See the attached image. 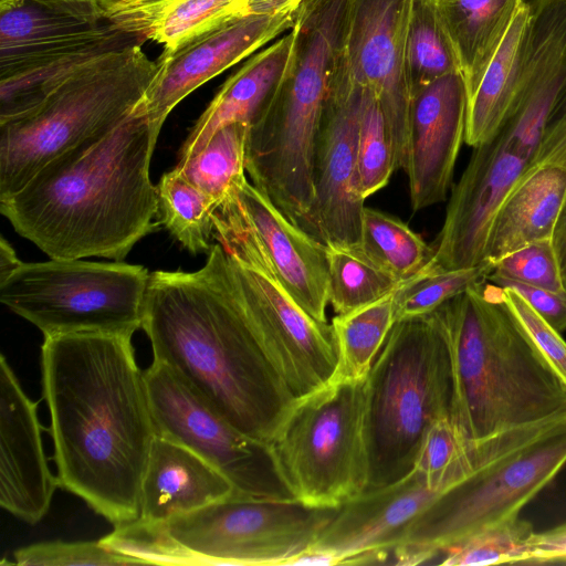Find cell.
Listing matches in <instances>:
<instances>
[{
	"mask_svg": "<svg viewBox=\"0 0 566 566\" xmlns=\"http://www.w3.org/2000/svg\"><path fill=\"white\" fill-rule=\"evenodd\" d=\"M158 214L170 234L189 252L209 251L218 202L175 167L158 185Z\"/></svg>",
	"mask_w": 566,
	"mask_h": 566,
	"instance_id": "cell-30",
	"label": "cell"
},
{
	"mask_svg": "<svg viewBox=\"0 0 566 566\" xmlns=\"http://www.w3.org/2000/svg\"><path fill=\"white\" fill-rule=\"evenodd\" d=\"M157 72V62L134 44L82 67L28 114L0 123V199L54 157L119 124Z\"/></svg>",
	"mask_w": 566,
	"mask_h": 566,
	"instance_id": "cell-8",
	"label": "cell"
},
{
	"mask_svg": "<svg viewBox=\"0 0 566 566\" xmlns=\"http://www.w3.org/2000/svg\"><path fill=\"white\" fill-rule=\"evenodd\" d=\"M491 277L552 291L565 289L551 239L526 244L497 260Z\"/></svg>",
	"mask_w": 566,
	"mask_h": 566,
	"instance_id": "cell-39",
	"label": "cell"
},
{
	"mask_svg": "<svg viewBox=\"0 0 566 566\" xmlns=\"http://www.w3.org/2000/svg\"><path fill=\"white\" fill-rule=\"evenodd\" d=\"M440 493L413 469L339 505L313 546L334 553L340 564L388 563L403 532Z\"/></svg>",
	"mask_w": 566,
	"mask_h": 566,
	"instance_id": "cell-18",
	"label": "cell"
},
{
	"mask_svg": "<svg viewBox=\"0 0 566 566\" xmlns=\"http://www.w3.org/2000/svg\"><path fill=\"white\" fill-rule=\"evenodd\" d=\"M142 328L153 360L241 432L269 443L296 399L244 314L220 243L197 271L150 273Z\"/></svg>",
	"mask_w": 566,
	"mask_h": 566,
	"instance_id": "cell-2",
	"label": "cell"
},
{
	"mask_svg": "<svg viewBox=\"0 0 566 566\" xmlns=\"http://www.w3.org/2000/svg\"><path fill=\"white\" fill-rule=\"evenodd\" d=\"M146 40L140 33L115 27L99 36L1 76L0 123L23 116L38 107L82 67Z\"/></svg>",
	"mask_w": 566,
	"mask_h": 566,
	"instance_id": "cell-25",
	"label": "cell"
},
{
	"mask_svg": "<svg viewBox=\"0 0 566 566\" xmlns=\"http://www.w3.org/2000/svg\"><path fill=\"white\" fill-rule=\"evenodd\" d=\"M155 139L139 103L112 129L62 153L0 199L13 229L50 259L122 261L158 222Z\"/></svg>",
	"mask_w": 566,
	"mask_h": 566,
	"instance_id": "cell-3",
	"label": "cell"
},
{
	"mask_svg": "<svg viewBox=\"0 0 566 566\" xmlns=\"http://www.w3.org/2000/svg\"><path fill=\"white\" fill-rule=\"evenodd\" d=\"M488 280L515 291L552 327L559 333L566 331V289L552 291L497 277L489 276Z\"/></svg>",
	"mask_w": 566,
	"mask_h": 566,
	"instance_id": "cell-41",
	"label": "cell"
},
{
	"mask_svg": "<svg viewBox=\"0 0 566 566\" xmlns=\"http://www.w3.org/2000/svg\"><path fill=\"white\" fill-rule=\"evenodd\" d=\"M41 430L38 402L27 396L1 354L0 505L32 525L45 516L59 486L48 464Z\"/></svg>",
	"mask_w": 566,
	"mask_h": 566,
	"instance_id": "cell-20",
	"label": "cell"
},
{
	"mask_svg": "<svg viewBox=\"0 0 566 566\" xmlns=\"http://www.w3.org/2000/svg\"><path fill=\"white\" fill-rule=\"evenodd\" d=\"M395 292L344 315L332 325L338 344V363L331 381L366 379L391 327L396 323Z\"/></svg>",
	"mask_w": 566,
	"mask_h": 566,
	"instance_id": "cell-28",
	"label": "cell"
},
{
	"mask_svg": "<svg viewBox=\"0 0 566 566\" xmlns=\"http://www.w3.org/2000/svg\"><path fill=\"white\" fill-rule=\"evenodd\" d=\"M248 130L247 123L226 125L197 155L178 161L175 167L220 206L232 187L245 176Z\"/></svg>",
	"mask_w": 566,
	"mask_h": 566,
	"instance_id": "cell-32",
	"label": "cell"
},
{
	"mask_svg": "<svg viewBox=\"0 0 566 566\" xmlns=\"http://www.w3.org/2000/svg\"><path fill=\"white\" fill-rule=\"evenodd\" d=\"M150 273L137 264L51 259L22 263L0 282V301L44 337L142 328Z\"/></svg>",
	"mask_w": 566,
	"mask_h": 566,
	"instance_id": "cell-11",
	"label": "cell"
},
{
	"mask_svg": "<svg viewBox=\"0 0 566 566\" xmlns=\"http://www.w3.org/2000/svg\"><path fill=\"white\" fill-rule=\"evenodd\" d=\"M13 557L14 564L21 566H113L140 564L138 559L105 546L99 539L34 543L15 549Z\"/></svg>",
	"mask_w": 566,
	"mask_h": 566,
	"instance_id": "cell-38",
	"label": "cell"
},
{
	"mask_svg": "<svg viewBox=\"0 0 566 566\" xmlns=\"http://www.w3.org/2000/svg\"><path fill=\"white\" fill-rule=\"evenodd\" d=\"M360 247L401 281L416 275L433 253L432 245L407 223L367 207L363 214Z\"/></svg>",
	"mask_w": 566,
	"mask_h": 566,
	"instance_id": "cell-33",
	"label": "cell"
},
{
	"mask_svg": "<svg viewBox=\"0 0 566 566\" xmlns=\"http://www.w3.org/2000/svg\"><path fill=\"white\" fill-rule=\"evenodd\" d=\"M55 12L71 17L97 21L106 19L97 0H28Z\"/></svg>",
	"mask_w": 566,
	"mask_h": 566,
	"instance_id": "cell-44",
	"label": "cell"
},
{
	"mask_svg": "<svg viewBox=\"0 0 566 566\" xmlns=\"http://www.w3.org/2000/svg\"><path fill=\"white\" fill-rule=\"evenodd\" d=\"M243 0H170L149 21L145 35L174 49L232 14Z\"/></svg>",
	"mask_w": 566,
	"mask_h": 566,
	"instance_id": "cell-37",
	"label": "cell"
},
{
	"mask_svg": "<svg viewBox=\"0 0 566 566\" xmlns=\"http://www.w3.org/2000/svg\"><path fill=\"white\" fill-rule=\"evenodd\" d=\"M336 510L232 495L161 524L115 526L101 541L140 564L291 566Z\"/></svg>",
	"mask_w": 566,
	"mask_h": 566,
	"instance_id": "cell-6",
	"label": "cell"
},
{
	"mask_svg": "<svg viewBox=\"0 0 566 566\" xmlns=\"http://www.w3.org/2000/svg\"><path fill=\"white\" fill-rule=\"evenodd\" d=\"M554 117H566V90L560 95L549 116V118Z\"/></svg>",
	"mask_w": 566,
	"mask_h": 566,
	"instance_id": "cell-48",
	"label": "cell"
},
{
	"mask_svg": "<svg viewBox=\"0 0 566 566\" xmlns=\"http://www.w3.org/2000/svg\"><path fill=\"white\" fill-rule=\"evenodd\" d=\"M451 407L450 354L438 311L397 321L365 380L364 492L410 473L427 429L451 418Z\"/></svg>",
	"mask_w": 566,
	"mask_h": 566,
	"instance_id": "cell-7",
	"label": "cell"
},
{
	"mask_svg": "<svg viewBox=\"0 0 566 566\" xmlns=\"http://www.w3.org/2000/svg\"><path fill=\"white\" fill-rule=\"evenodd\" d=\"M115 27L119 25L108 19L84 20L28 0L0 10V77L99 36Z\"/></svg>",
	"mask_w": 566,
	"mask_h": 566,
	"instance_id": "cell-24",
	"label": "cell"
},
{
	"mask_svg": "<svg viewBox=\"0 0 566 566\" xmlns=\"http://www.w3.org/2000/svg\"><path fill=\"white\" fill-rule=\"evenodd\" d=\"M213 222L244 314L292 395L297 399L327 385L338 363L333 325L314 319L293 300L260 243L233 212L221 205Z\"/></svg>",
	"mask_w": 566,
	"mask_h": 566,
	"instance_id": "cell-12",
	"label": "cell"
},
{
	"mask_svg": "<svg viewBox=\"0 0 566 566\" xmlns=\"http://www.w3.org/2000/svg\"><path fill=\"white\" fill-rule=\"evenodd\" d=\"M486 281L437 310L450 354L451 420L469 443L566 418V380L505 304L502 289Z\"/></svg>",
	"mask_w": 566,
	"mask_h": 566,
	"instance_id": "cell-4",
	"label": "cell"
},
{
	"mask_svg": "<svg viewBox=\"0 0 566 566\" xmlns=\"http://www.w3.org/2000/svg\"><path fill=\"white\" fill-rule=\"evenodd\" d=\"M566 90V46L547 40L526 44L516 96L507 117L473 147L452 187L433 253L420 274L479 265L494 214L533 159L549 116Z\"/></svg>",
	"mask_w": 566,
	"mask_h": 566,
	"instance_id": "cell-5",
	"label": "cell"
},
{
	"mask_svg": "<svg viewBox=\"0 0 566 566\" xmlns=\"http://www.w3.org/2000/svg\"><path fill=\"white\" fill-rule=\"evenodd\" d=\"M467 113L461 72L447 74L412 96L403 170L415 211L446 200L464 142Z\"/></svg>",
	"mask_w": 566,
	"mask_h": 566,
	"instance_id": "cell-17",
	"label": "cell"
},
{
	"mask_svg": "<svg viewBox=\"0 0 566 566\" xmlns=\"http://www.w3.org/2000/svg\"><path fill=\"white\" fill-rule=\"evenodd\" d=\"M524 0H437L468 92L474 95Z\"/></svg>",
	"mask_w": 566,
	"mask_h": 566,
	"instance_id": "cell-26",
	"label": "cell"
},
{
	"mask_svg": "<svg viewBox=\"0 0 566 566\" xmlns=\"http://www.w3.org/2000/svg\"><path fill=\"white\" fill-rule=\"evenodd\" d=\"M361 94L363 86L335 59L316 140L310 214L311 237L324 245L361 242L365 200L356 179Z\"/></svg>",
	"mask_w": 566,
	"mask_h": 566,
	"instance_id": "cell-15",
	"label": "cell"
},
{
	"mask_svg": "<svg viewBox=\"0 0 566 566\" xmlns=\"http://www.w3.org/2000/svg\"><path fill=\"white\" fill-rule=\"evenodd\" d=\"M23 262L18 258L11 244L1 237L0 240V282L12 274Z\"/></svg>",
	"mask_w": 566,
	"mask_h": 566,
	"instance_id": "cell-47",
	"label": "cell"
},
{
	"mask_svg": "<svg viewBox=\"0 0 566 566\" xmlns=\"http://www.w3.org/2000/svg\"><path fill=\"white\" fill-rule=\"evenodd\" d=\"M365 380L329 381L297 398L269 441L295 500L338 507L365 491Z\"/></svg>",
	"mask_w": 566,
	"mask_h": 566,
	"instance_id": "cell-9",
	"label": "cell"
},
{
	"mask_svg": "<svg viewBox=\"0 0 566 566\" xmlns=\"http://www.w3.org/2000/svg\"><path fill=\"white\" fill-rule=\"evenodd\" d=\"M144 379L157 436L201 457L229 480L237 496L295 500L269 443L232 426L166 365L153 360Z\"/></svg>",
	"mask_w": 566,
	"mask_h": 566,
	"instance_id": "cell-13",
	"label": "cell"
},
{
	"mask_svg": "<svg viewBox=\"0 0 566 566\" xmlns=\"http://www.w3.org/2000/svg\"><path fill=\"white\" fill-rule=\"evenodd\" d=\"M565 464L566 419L441 492L403 532L390 563H429L452 544L520 515Z\"/></svg>",
	"mask_w": 566,
	"mask_h": 566,
	"instance_id": "cell-10",
	"label": "cell"
},
{
	"mask_svg": "<svg viewBox=\"0 0 566 566\" xmlns=\"http://www.w3.org/2000/svg\"><path fill=\"white\" fill-rule=\"evenodd\" d=\"M527 22L528 7L525 1L468 102L464 142L469 146L475 147L490 139L511 112L521 73Z\"/></svg>",
	"mask_w": 566,
	"mask_h": 566,
	"instance_id": "cell-27",
	"label": "cell"
},
{
	"mask_svg": "<svg viewBox=\"0 0 566 566\" xmlns=\"http://www.w3.org/2000/svg\"><path fill=\"white\" fill-rule=\"evenodd\" d=\"M220 205L252 232L293 300L314 319L327 322L325 245L293 224L245 176Z\"/></svg>",
	"mask_w": 566,
	"mask_h": 566,
	"instance_id": "cell-19",
	"label": "cell"
},
{
	"mask_svg": "<svg viewBox=\"0 0 566 566\" xmlns=\"http://www.w3.org/2000/svg\"><path fill=\"white\" fill-rule=\"evenodd\" d=\"M501 289L503 301L532 342L566 380V342L562 338L560 333L542 318L515 291Z\"/></svg>",
	"mask_w": 566,
	"mask_h": 566,
	"instance_id": "cell-40",
	"label": "cell"
},
{
	"mask_svg": "<svg viewBox=\"0 0 566 566\" xmlns=\"http://www.w3.org/2000/svg\"><path fill=\"white\" fill-rule=\"evenodd\" d=\"M302 0H243L232 12L240 14H275L296 9Z\"/></svg>",
	"mask_w": 566,
	"mask_h": 566,
	"instance_id": "cell-45",
	"label": "cell"
},
{
	"mask_svg": "<svg viewBox=\"0 0 566 566\" xmlns=\"http://www.w3.org/2000/svg\"><path fill=\"white\" fill-rule=\"evenodd\" d=\"M530 555L527 565L566 564V523L542 533L534 532Z\"/></svg>",
	"mask_w": 566,
	"mask_h": 566,
	"instance_id": "cell-43",
	"label": "cell"
},
{
	"mask_svg": "<svg viewBox=\"0 0 566 566\" xmlns=\"http://www.w3.org/2000/svg\"><path fill=\"white\" fill-rule=\"evenodd\" d=\"M234 495L229 480L184 446L156 436L142 482L139 516L161 524Z\"/></svg>",
	"mask_w": 566,
	"mask_h": 566,
	"instance_id": "cell-22",
	"label": "cell"
},
{
	"mask_svg": "<svg viewBox=\"0 0 566 566\" xmlns=\"http://www.w3.org/2000/svg\"><path fill=\"white\" fill-rule=\"evenodd\" d=\"M551 241L559 264L564 287L566 289V201L555 222Z\"/></svg>",
	"mask_w": 566,
	"mask_h": 566,
	"instance_id": "cell-46",
	"label": "cell"
},
{
	"mask_svg": "<svg viewBox=\"0 0 566 566\" xmlns=\"http://www.w3.org/2000/svg\"><path fill=\"white\" fill-rule=\"evenodd\" d=\"M292 45L290 30L228 77L192 126L178 153V161L197 155L223 126L237 122L251 124L279 83Z\"/></svg>",
	"mask_w": 566,
	"mask_h": 566,
	"instance_id": "cell-23",
	"label": "cell"
},
{
	"mask_svg": "<svg viewBox=\"0 0 566 566\" xmlns=\"http://www.w3.org/2000/svg\"><path fill=\"white\" fill-rule=\"evenodd\" d=\"M534 533L530 522L520 515L485 527L452 544L440 555L439 565L468 566L527 564L530 539Z\"/></svg>",
	"mask_w": 566,
	"mask_h": 566,
	"instance_id": "cell-34",
	"label": "cell"
},
{
	"mask_svg": "<svg viewBox=\"0 0 566 566\" xmlns=\"http://www.w3.org/2000/svg\"><path fill=\"white\" fill-rule=\"evenodd\" d=\"M328 304L344 315L396 291L403 282L377 263L360 245L328 243Z\"/></svg>",
	"mask_w": 566,
	"mask_h": 566,
	"instance_id": "cell-29",
	"label": "cell"
},
{
	"mask_svg": "<svg viewBox=\"0 0 566 566\" xmlns=\"http://www.w3.org/2000/svg\"><path fill=\"white\" fill-rule=\"evenodd\" d=\"M406 70L411 96L447 74L461 72L457 54L440 20L437 0H412Z\"/></svg>",
	"mask_w": 566,
	"mask_h": 566,
	"instance_id": "cell-31",
	"label": "cell"
},
{
	"mask_svg": "<svg viewBox=\"0 0 566 566\" xmlns=\"http://www.w3.org/2000/svg\"><path fill=\"white\" fill-rule=\"evenodd\" d=\"M391 136L376 96L363 87L357 139V188L365 200L384 188L396 170Z\"/></svg>",
	"mask_w": 566,
	"mask_h": 566,
	"instance_id": "cell-35",
	"label": "cell"
},
{
	"mask_svg": "<svg viewBox=\"0 0 566 566\" xmlns=\"http://www.w3.org/2000/svg\"><path fill=\"white\" fill-rule=\"evenodd\" d=\"M294 11L233 13L176 48L164 49L140 102L155 139L169 113L191 92L291 30Z\"/></svg>",
	"mask_w": 566,
	"mask_h": 566,
	"instance_id": "cell-16",
	"label": "cell"
},
{
	"mask_svg": "<svg viewBox=\"0 0 566 566\" xmlns=\"http://www.w3.org/2000/svg\"><path fill=\"white\" fill-rule=\"evenodd\" d=\"M566 201V117L549 118L542 142L492 220L484 262L551 239Z\"/></svg>",
	"mask_w": 566,
	"mask_h": 566,
	"instance_id": "cell-21",
	"label": "cell"
},
{
	"mask_svg": "<svg viewBox=\"0 0 566 566\" xmlns=\"http://www.w3.org/2000/svg\"><path fill=\"white\" fill-rule=\"evenodd\" d=\"M24 0H0V10L10 9L23 3Z\"/></svg>",
	"mask_w": 566,
	"mask_h": 566,
	"instance_id": "cell-49",
	"label": "cell"
},
{
	"mask_svg": "<svg viewBox=\"0 0 566 566\" xmlns=\"http://www.w3.org/2000/svg\"><path fill=\"white\" fill-rule=\"evenodd\" d=\"M412 0H348L336 61L378 99L394 145L397 169L407 158L411 91L406 44Z\"/></svg>",
	"mask_w": 566,
	"mask_h": 566,
	"instance_id": "cell-14",
	"label": "cell"
},
{
	"mask_svg": "<svg viewBox=\"0 0 566 566\" xmlns=\"http://www.w3.org/2000/svg\"><path fill=\"white\" fill-rule=\"evenodd\" d=\"M494 265H479L447 272L416 274L395 292L396 322L428 315L473 284L488 280Z\"/></svg>",
	"mask_w": 566,
	"mask_h": 566,
	"instance_id": "cell-36",
	"label": "cell"
},
{
	"mask_svg": "<svg viewBox=\"0 0 566 566\" xmlns=\"http://www.w3.org/2000/svg\"><path fill=\"white\" fill-rule=\"evenodd\" d=\"M97 1L106 19L127 31L137 32L145 35V30L149 21L157 13V11L170 0Z\"/></svg>",
	"mask_w": 566,
	"mask_h": 566,
	"instance_id": "cell-42",
	"label": "cell"
},
{
	"mask_svg": "<svg viewBox=\"0 0 566 566\" xmlns=\"http://www.w3.org/2000/svg\"><path fill=\"white\" fill-rule=\"evenodd\" d=\"M132 337L83 332L44 337L41 346L59 486L115 526L139 516L157 436Z\"/></svg>",
	"mask_w": 566,
	"mask_h": 566,
	"instance_id": "cell-1",
	"label": "cell"
}]
</instances>
